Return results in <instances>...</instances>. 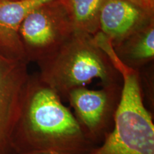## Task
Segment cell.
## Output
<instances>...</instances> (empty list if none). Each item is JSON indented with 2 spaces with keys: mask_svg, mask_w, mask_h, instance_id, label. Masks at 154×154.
Masks as SVG:
<instances>
[{
  "mask_svg": "<svg viewBox=\"0 0 154 154\" xmlns=\"http://www.w3.org/2000/svg\"><path fill=\"white\" fill-rule=\"evenodd\" d=\"M51 1L0 0V54L28 62L19 37V27L31 11Z\"/></svg>",
  "mask_w": 154,
  "mask_h": 154,
  "instance_id": "obj_8",
  "label": "cell"
},
{
  "mask_svg": "<svg viewBox=\"0 0 154 154\" xmlns=\"http://www.w3.org/2000/svg\"><path fill=\"white\" fill-rule=\"evenodd\" d=\"M27 65L0 54V154H16L12 135L29 76Z\"/></svg>",
  "mask_w": 154,
  "mask_h": 154,
  "instance_id": "obj_6",
  "label": "cell"
},
{
  "mask_svg": "<svg viewBox=\"0 0 154 154\" xmlns=\"http://www.w3.org/2000/svg\"><path fill=\"white\" fill-rule=\"evenodd\" d=\"M19 33L28 62L38 63L59 49L74 29L61 0H52L28 14Z\"/></svg>",
  "mask_w": 154,
  "mask_h": 154,
  "instance_id": "obj_4",
  "label": "cell"
},
{
  "mask_svg": "<svg viewBox=\"0 0 154 154\" xmlns=\"http://www.w3.org/2000/svg\"><path fill=\"white\" fill-rule=\"evenodd\" d=\"M12 146L16 154H85L94 143L37 73L29 76Z\"/></svg>",
  "mask_w": 154,
  "mask_h": 154,
  "instance_id": "obj_1",
  "label": "cell"
},
{
  "mask_svg": "<svg viewBox=\"0 0 154 154\" xmlns=\"http://www.w3.org/2000/svg\"><path fill=\"white\" fill-rule=\"evenodd\" d=\"M37 63L40 79L61 99H66L72 89L84 86L94 79L101 80L103 86L120 84L121 79L94 36L82 32H74L59 49Z\"/></svg>",
  "mask_w": 154,
  "mask_h": 154,
  "instance_id": "obj_2",
  "label": "cell"
},
{
  "mask_svg": "<svg viewBox=\"0 0 154 154\" xmlns=\"http://www.w3.org/2000/svg\"><path fill=\"white\" fill-rule=\"evenodd\" d=\"M103 49L120 73L122 88L111 132L85 154H154V125L143 104L139 73L120 61L111 44Z\"/></svg>",
  "mask_w": 154,
  "mask_h": 154,
  "instance_id": "obj_3",
  "label": "cell"
},
{
  "mask_svg": "<svg viewBox=\"0 0 154 154\" xmlns=\"http://www.w3.org/2000/svg\"><path fill=\"white\" fill-rule=\"evenodd\" d=\"M42 154H49V153H42Z\"/></svg>",
  "mask_w": 154,
  "mask_h": 154,
  "instance_id": "obj_13",
  "label": "cell"
},
{
  "mask_svg": "<svg viewBox=\"0 0 154 154\" xmlns=\"http://www.w3.org/2000/svg\"><path fill=\"white\" fill-rule=\"evenodd\" d=\"M74 32L94 36L100 31L99 15L104 0H61Z\"/></svg>",
  "mask_w": 154,
  "mask_h": 154,
  "instance_id": "obj_10",
  "label": "cell"
},
{
  "mask_svg": "<svg viewBox=\"0 0 154 154\" xmlns=\"http://www.w3.org/2000/svg\"><path fill=\"white\" fill-rule=\"evenodd\" d=\"M117 57L125 65L136 70L154 58V19L113 46Z\"/></svg>",
  "mask_w": 154,
  "mask_h": 154,
  "instance_id": "obj_9",
  "label": "cell"
},
{
  "mask_svg": "<svg viewBox=\"0 0 154 154\" xmlns=\"http://www.w3.org/2000/svg\"><path fill=\"white\" fill-rule=\"evenodd\" d=\"M122 86L113 84L100 90L81 86L69 92L67 100L84 134L94 143L103 141L111 132Z\"/></svg>",
  "mask_w": 154,
  "mask_h": 154,
  "instance_id": "obj_5",
  "label": "cell"
},
{
  "mask_svg": "<svg viewBox=\"0 0 154 154\" xmlns=\"http://www.w3.org/2000/svg\"><path fill=\"white\" fill-rule=\"evenodd\" d=\"M153 14L128 0H104L99 15L100 32L115 46L153 20Z\"/></svg>",
  "mask_w": 154,
  "mask_h": 154,
  "instance_id": "obj_7",
  "label": "cell"
},
{
  "mask_svg": "<svg viewBox=\"0 0 154 154\" xmlns=\"http://www.w3.org/2000/svg\"><path fill=\"white\" fill-rule=\"evenodd\" d=\"M144 7L151 12H154V0H142Z\"/></svg>",
  "mask_w": 154,
  "mask_h": 154,
  "instance_id": "obj_11",
  "label": "cell"
},
{
  "mask_svg": "<svg viewBox=\"0 0 154 154\" xmlns=\"http://www.w3.org/2000/svg\"><path fill=\"white\" fill-rule=\"evenodd\" d=\"M128 1L132 2H134V3H135V4H137V5L141 6L142 7H143L144 9H146L145 7H144L143 5V2H142V0H128ZM148 11H149V10H148Z\"/></svg>",
  "mask_w": 154,
  "mask_h": 154,
  "instance_id": "obj_12",
  "label": "cell"
}]
</instances>
